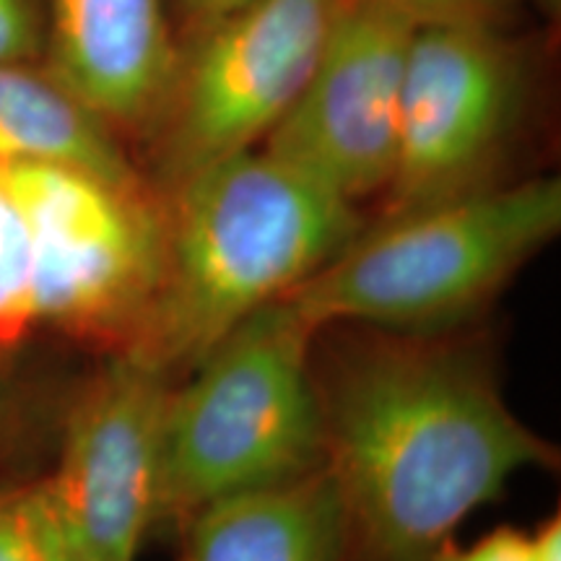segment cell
<instances>
[{
    "label": "cell",
    "mask_w": 561,
    "mask_h": 561,
    "mask_svg": "<svg viewBox=\"0 0 561 561\" xmlns=\"http://www.w3.org/2000/svg\"><path fill=\"white\" fill-rule=\"evenodd\" d=\"M320 398L343 561H434L515 476L557 462L486 359L430 333L356 343L320 380Z\"/></svg>",
    "instance_id": "6da1fadb"
},
{
    "label": "cell",
    "mask_w": 561,
    "mask_h": 561,
    "mask_svg": "<svg viewBox=\"0 0 561 561\" xmlns=\"http://www.w3.org/2000/svg\"><path fill=\"white\" fill-rule=\"evenodd\" d=\"M159 198V284L123 346L172 377L331 263L367 224L356 203L263 146L203 167Z\"/></svg>",
    "instance_id": "7a4b0ae2"
},
{
    "label": "cell",
    "mask_w": 561,
    "mask_h": 561,
    "mask_svg": "<svg viewBox=\"0 0 561 561\" xmlns=\"http://www.w3.org/2000/svg\"><path fill=\"white\" fill-rule=\"evenodd\" d=\"M559 231L561 180H507L364 224L286 299L318 331L437 333L486 305Z\"/></svg>",
    "instance_id": "3957f363"
},
{
    "label": "cell",
    "mask_w": 561,
    "mask_h": 561,
    "mask_svg": "<svg viewBox=\"0 0 561 561\" xmlns=\"http://www.w3.org/2000/svg\"><path fill=\"white\" fill-rule=\"evenodd\" d=\"M161 257L164 214L146 180L0 159V341L66 328L125 343L157 289Z\"/></svg>",
    "instance_id": "277c9868"
},
{
    "label": "cell",
    "mask_w": 561,
    "mask_h": 561,
    "mask_svg": "<svg viewBox=\"0 0 561 561\" xmlns=\"http://www.w3.org/2000/svg\"><path fill=\"white\" fill-rule=\"evenodd\" d=\"M318 333L280 297L224 335L185 382H172L161 413L159 523L180 525L224 496L322 468Z\"/></svg>",
    "instance_id": "5b68a950"
},
{
    "label": "cell",
    "mask_w": 561,
    "mask_h": 561,
    "mask_svg": "<svg viewBox=\"0 0 561 561\" xmlns=\"http://www.w3.org/2000/svg\"><path fill=\"white\" fill-rule=\"evenodd\" d=\"M339 3L242 0L182 34L170 94L140 140L153 191L268 138L310 79Z\"/></svg>",
    "instance_id": "8992f818"
},
{
    "label": "cell",
    "mask_w": 561,
    "mask_h": 561,
    "mask_svg": "<svg viewBox=\"0 0 561 561\" xmlns=\"http://www.w3.org/2000/svg\"><path fill=\"white\" fill-rule=\"evenodd\" d=\"M530 45L515 30H416L382 216L500 185L530 104Z\"/></svg>",
    "instance_id": "52a82bcc"
},
{
    "label": "cell",
    "mask_w": 561,
    "mask_h": 561,
    "mask_svg": "<svg viewBox=\"0 0 561 561\" xmlns=\"http://www.w3.org/2000/svg\"><path fill=\"white\" fill-rule=\"evenodd\" d=\"M174 377L121 346L68 413L47 483L73 561H138L159 523L161 413Z\"/></svg>",
    "instance_id": "ba28073f"
},
{
    "label": "cell",
    "mask_w": 561,
    "mask_h": 561,
    "mask_svg": "<svg viewBox=\"0 0 561 561\" xmlns=\"http://www.w3.org/2000/svg\"><path fill=\"white\" fill-rule=\"evenodd\" d=\"M413 34L409 19L375 0H341L310 79L263 149L356 206L382 195L396 167Z\"/></svg>",
    "instance_id": "9c48e42d"
},
{
    "label": "cell",
    "mask_w": 561,
    "mask_h": 561,
    "mask_svg": "<svg viewBox=\"0 0 561 561\" xmlns=\"http://www.w3.org/2000/svg\"><path fill=\"white\" fill-rule=\"evenodd\" d=\"M45 66L123 140L153 128L180 60L170 0H45Z\"/></svg>",
    "instance_id": "30bf717a"
},
{
    "label": "cell",
    "mask_w": 561,
    "mask_h": 561,
    "mask_svg": "<svg viewBox=\"0 0 561 561\" xmlns=\"http://www.w3.org/2000/svg\"><path fill=\"white\" fill-rule=\"evenodd\" d=\"M343 510L325 462L276 486L242 491L180 523L174 561H343Z\"/></svg>",
    "instance_id": "8fae6325"
},
{
    "label": "cell",
    "mask_w": 561,
    "mask_h": 561,
    "mask_svg": "<svg viewBox=\"0 0 561 561\" xmlns=\"http://www.w3.org/2000/svg\"><path fill=\"white\" fill-rule=\"evenodd\" d=\"M0 159L62 161L112 180H146L125 140L45 62H0Z\"/></svg>",
    "instance_id": "7c38bea8"
},
{
    "label": "cell",
    "mask_w": 561,
    "mask_h": 561,
    "mask_svg": "<svg viewBox=\"0 0 561 561\" xmlns=\"http://www.w3.org/2000/svg\"><path fill=\"white\" fill-rule=\"evenodd\" d=\"M0 561H73L45 481L0 489Z\"/></svg>",
    "instance_id": "4fadbf2b"
},
{
    "label": "cell",
    "mask_w": 561,
    "mask_h": 561,
    "mask_svg": "<svg viewBox=\"0 0 561 561\" xmlns=\"http://www.w3.org/2000/svg\"><path fill=\"white\" fill-rule=\"evenodd\" d=\"M416 30L424 26H491L515 30L523 0H375Z\"/></svg>",
    "instance_id": "5bb4252c"
},
{
    "label": "cell",
    "mask_w": 561,
    "mask_h": 561,
    "mask_svg": "<svg viewBox=\"0 0 561 561\" xmlns=\"http://www.w3.org/2000/svg\"><path fill=\"white\" fill-rule=\"evenodd\" d=\"M45 47V0H0V62H42Z\"/></svg>",
    "instance_id": "9a60e30c"
},
{
    "label": "cell",
    "mask_w": 561,
    "mask_h": 561,
    "mask_svg": "<svg viewBox=\"0 0 561 561\" xmlns=\"http://www.w3.org/2000/svg\"><path fill=\"white\" fill-rule=\"evenodd\" d=\"M434 561H533L530 533L502 525L468 546L450 541Z\"/></svg>",
    "instance_id": "2e32d148"
},
{
    "label": "cell",
    "mask_w": 561,
    "mask_h": 561,
    "mask_svg": "<svg viewBox=\"0 0 561 561\" xmlns=\"http://www.w3.org/2000/svg\"><path fill=\"white\" fill-rule=\"evenodd\" d=\"M170 3H172L174 19H180L178 30L182 37V34L193 32L195 26L216 19L219 13L234 9V5L242 3V0H170Z\"/></svg>",
    "instance_id": "e0dca14e"
},
{
    "label": "cell",
    "mask_w": 561,
    "mask_h": 561,
    "mask_svg": "<svg viewBox=\"0 0 561 561\" xmlns=\"http://www.w3.org/2000/svg\"><path fill=\"white\" fill-rule=\"evenodd\" d=\"M533 561H561V520L549 517L530 533Z\"/></svg>",
    "instance_id": "ac0fdd59"
},
{
    "label": "cell",
    "mask_w": 561,
    "mask_h": 561,
    "mask_svg": "<svg viewBox=\"0 0 561 561\" xmlns=\"http://www.w3.org/2000/svg\"><path fill=\"white\" fill-rule=\"evenodd\" d=\"M533 3H536L538 9H541L549 19H557V16H559L561 0H533Z\"/></svg>",
    "instance_id": "d6986e66"
}]
</instances>
